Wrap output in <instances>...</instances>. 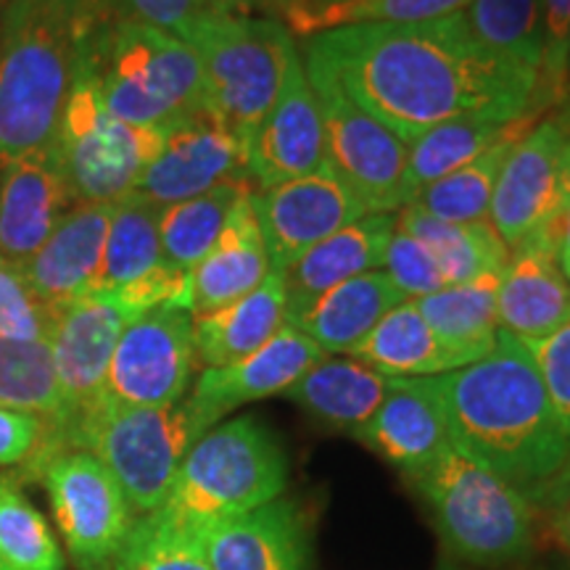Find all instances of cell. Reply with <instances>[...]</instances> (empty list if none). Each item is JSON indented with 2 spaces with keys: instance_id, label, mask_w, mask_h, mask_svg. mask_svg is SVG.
<instances>
[{
  "instance_id": "40",
  "label": "cell",
  "mask_w": 570,
  "mask_h": 570,
  "mask_svg": "<svg viewBox=\"0 0 570 570\" xmlns=\"http://www.w3.org/2000/svg\"><path fill=\"white\" fill-rule=\"evenodd\" d=\"M111 570H212L196 531L159 510L135 520Z\"/></svg>"
},
{
  "instance_id": "54",
  "label": "cell",
  "mask_w": 570,
  "mask_h": 570,
  "mask_svg": "<svg viewBox=\"0 0 570 570\" xmlns=\"http://www.w3.org/2000/svg\"><path fill=\"white\" fill-rule=\"evenodd\" d=\"M0 570H9V568H6V566H3V560H0Z\"/></svg>"
},
{
  "instance_id": "45",
  "label": "cell",
  "mask_w": 570,
  "mask_h": 570,
  "mask_svg": "<svg viewBox=\"0 0 570 570\" xmlns=\"http://www.w3.org/2000/svg\"><path fill=\"white\" fill-rule=\"evenodd\" d=\"M523 346L537 362L554 415H558L562 433L570 441V323L547 338L523 341Z\"/></svg>"
},
{
  "instance_id": "50",
  "label": "cell",
  "mask_w": 570,
  "mask_h": 570,
  "mask_svg": "<svg viewBox=\"0 0 570 570\" xmlns=\"http://www.w3.org/2000/svg\"><path fill=\"white\" fill-rule=\"evenodd\" d=\"M288 0H230V6L238 13H254V11H283Z\"/></svg>"
},
{
  "instance_id": "34",
  "label": "cell",
  "mask_w": 570,
  "mask_h": 570,
  "mask_svg": "<svg viewBox=\"0 0 570 570\" xmlns=\"http://www.w3.org/2000/svg\"><path fill=\"white\" fill-rule=\"evenodd\" d=\"M0 407L46 417L48 431L35 458L51 449L63 425V399L51 341L0 338Z\"/></svg>"
},
{
  "instance_id": "22",
  "label": "cell",
  "mask_w": 570,
  "mask_h": 570,
  "mask_svg": "<svg viewBox=\"0 0 570 570\" xmlns=\"http://www.w3.org/2000/svg\"><path fill=\"white\" fill-rule=\"evenodd\" d=\"M75 206L53 146L0 173V256L24 265Z\"/></svg>"
},
{
  "instance_id": "37",
  "label": "cell",
  "mask_w": 570,
  "mask_h": 570,
  "mask_svg": "<svg viewBox=\"0 0 570 570\" xmlns=\"http://www.w3.org/2000/svg\"><path fill=\"white\" fill-rule=\"evenodd\" d=\"M465 13L470 32L487 51L537 82L544 61L541 0H470Z\"/></svg>"
},
{
  "instance_id": "18",
  "label": "cell",
  "mask_w": 570,
  "mask_h": 570,
  "mask_svg": "<svg viewBox=\"0 0 570 570\" xmlns=\"http://www.w3.org/2000/svg\"><path fill=\"white\" fill-rule=\"evenodd\" d=\"M196 533L212 570H315L309 520L296 499L277 497Z\"/></svg>"
},
{
  "instance_id": "4",
  "label": "cell",
  "mask_w": 570,
  "mask_h": 570,
  "mask_svg": "<svg viewBox=\"0 0 570 570\" xmlns=\"http://www.w3.org/2000/svg\"><path fill=\"white\" fill-rule=\"evenodd\" d=\"M291 462L283 441L259 417L217 423L185 454L159 510L190 531L238 518L285 494Z\"/></svg>"
},
{
  "instance_id": "41",
  "label": "cell",
  "mask_w": 570,
  "mask_h": 570,
  "mask_svg": "<svg viewBox=\"0 0 570 570\" xmlns=\"http://www.w3.org/2000/svg\"><path fill=\"white\" fill-rule=\"evenodd\" d=\"M59 309L46 304L24 267L0 256V338L51 341Z\"/></svg>"
},
{
  "instance_id": "53",
  "label": "cell",
  "mask_w": 570,
  "mask_h": 570,
  "mask_svg": "<svg viewBox=\"0 0 570 570\" xmlns=\"http://www.w3.org/2000/svg\"><path fill=\"white\" fill-rule=\"evenodd\" d=\"M568 88H570V48H568Z\"/></svg>"
},
{
  "instance_id": "51",
  "label": "cell",
  "mask_w": 570,
  "mask_h": 570,
  "mask_svg": "<svg viewBox=\"0 0 570 570\" xmlns=\"http://www.w3.org/2000/svg\"><path fill=\"white\" fill-rule=\"evenodd\" d=\"M436 570H460V568H458V566H452V562H446V560H444V562H439V568H436Z\"/></svg>"
},
{
  "instance_id": "30",
  "label": "cell",
  "mask_w": 570,
  "mask_h": 570,
  "mask_svg": "<svg viewBox=\"0 0 570 570\" xmlns=\"http://www.w3.org/2000/svg\"><path fill=\"white\" fill-rule=\"evenodd\" d=\"M541 111L531 109L518 117L508 130L491 142V146L473 161L462 164L460 169L431 183L415 196V206L431 214V217L446 219V223H489L491 198L502 175L504 161L515 151L523 135L539 122Z\"/></svg>"
},
{
  "instance_id": "29",
  "label": "cell",
  "mask_w": 570,
  "mask_h": 570,
  "mask_svg": "<svg viewBox=\"0 0 570 570\" xmlns=\"http://www.w3.org/2000/svg\"><path fill=\"white\" fill-rule=\"evenodd\" d=\"M499 277L481 275L475 281L446 285L436 294L415 298L420 315L436 333V338L444 344L460 367L473 365L494 352L499 341Z\"/></svg>"
},
{
  "instance_id": "47",
  "label": "cell",
  "mask_w": 570,
  "mask_h": 570,
  "mask_svg": "<svg viewBox=\"0 0 570 570\" xmlns=\"http://www.w3.org/2000/svg\"><path fill=\"white\" fill-rule=\"evenodd\" d=\"M525 497H529L533 508H544V510L558 508L562 502H570V454L550 481H544L541 487H537Z\"/></svg>"
},
{
  "instance_id": "27",
  "label": "cell",
  "mask_w": 570,
  "mask_h": 570,
  "mask_svg": "<svg viewBox=\"0 0 570 570\" xmlns=\"http://www.w3.org/2000/svg\"><path fill=\"white\" fill-rule=\"evenodd\" d=\"M391 381L394 377L377 373L365 362L327 354L306 370L283 396L323 425L354 436L389 396Z\"/></svg>"
},
{
  "instance_id": "38",
  "label": "cell",
  "mask_w": 570,
  "mask_h": 570,
  "mask_svg": "<svg viewBox=\"0 0 570 570\" xmlns=\"http://www.w3.org/2000/svg\"><path fill=\"white\" fill-rule=\"evenodd\" d=\"M254 190L252 183H225L188 202L164 206L159 219L161 256L169 267L190 273L225 230L238 198Z\"/></svg>"
},
{
  "instance_id": "49",
  "label": "cell",
  "mask_w": 570,
  "mask_h": 570,
  "mask_svg": "<svg viewBox=\"0 0 570 570\" xmlns=\"http://www.w3.org/2000/svg\"><path fill=\"white\" fill-rule=\"evenodd\" d=\"M550 523L554 537L560 539V544L570 552V502H562L558 508H550Z\"/></svg>"
},
{
  "instance_id": "32",
  "label": "cell",
  "mask_w": 570,
  "mask_h": 570,
  "mask_svg": "<svg viewBox=\"0 0 570 570\" xmlns=\"http://www.w3.org/2000/svg\"><path fill=\"white\" fill-rule=\"evenodd\" d=\"M396 230L410 233L433 254L449 285L502 273L510 262V248L491 223H446L407 204L396 212Z\"/></svg>"
},
{
  "instance_id": "39",
  "label": "cell",
  "mask_w": 570,
  "mask_h": 570,
  "mask_svg": "<svg viewBox=\"0 0 570 570\" xmlns=\"http://www.w3.org/2000/svg\"><path fill=\"white\" fill-rule=\"evenodd\" d=\"M0 560L9 570H67L51 525L13 479H0Z\"/></svg>"
},
{
  "instance_id": "42",
  "label": "cell",
  "mask_w": 570,
  "mask_h": 570,
  "mask_svg": "<svg viewBox=\"0 0 570 570\" xmlns=\"http://www.w3.org/2000/svg\"><path fill=\"white\" fill-rule=\"evenodd\" d=\"M541 32H544V61L533 106L539 111L566 101L568 48H570V0H541Z\"/></svg>"
},
{
  "instance_id": "3",
  "label": "cell",
  "mask_w": 570,
  "mask_h": 570,
  "mask_svg": "<svg viewBox=\"0 0 570 570\" xmlns=\"http://www.w3.org/2000/svg\"><path fill=\"white\" fill-rule=\"evenodd\" d=\"M109 0H6L0 9V173L53 146Z\"/></svg>"
},
{
  "instance_id": "14",
  "label": "cell",
  "mask_w": 570,
  "mask_h": 570,
  "mask_svg": "<svg viewBox=\"0 0 570 570\" xmlns=\"http://www.w3.org/2000/svg\"><path fill=\"white\" fill-rule=\"evenodd\" d=\"M130 320L132 315L114 294H90L59 309L51 348L63 399V425L38 460L67 449L71 428L106 399L114 348Z\"/></svg>"
},
{
  "instance_id": "36",
  "label": "cell",
  "mask_w": 570,
  "mask_h": 570,
  "mask_svg": "<svg viewBox=\"0 0 570 570\" xmlns=\"http://www.w3.org/2000/svg\"><path fill=\"white\" fill-rule=\"evenodd\" d=\"M470 0H288L283 24L298 38L344 30L360 24H410L452 17L468 9Z\"/></svg>"
},
{
  "instance_id": "8",
  "label": "cell",
  "mask_w": 570,
  "mask_h": 570,
  "mask_svg": "<svg viewBox=\"0 0 570 570\" xmlns=\"http://www.w3.org/2000/svg\"><path fill=\"white\" fill-rule=\"evenodd\" d=\"M206 431L188 396L173 407H130L106 396L71 428L67 449L96 454L142 518L164 508L185 454Z\"/></svg>"
},
{
  "instance_id": "25",
  "label": "cell",
  "mask_w": 570,
  "mask_h": 570,
  "mask_svg": "<svg viewBox=\"0 0 570 570\" xmlns=\"http://www.w3.org/2000/svg\"><path fill=\"white\" fill-rule=\"evenodd\" d=\"M396 233V214H365L356 223L327 235L309 252H304L288 267L281 269L288 309L296 312L315 302L320 294L336 288L373 269L383 267L389 244Z\"/></svg>"
},
{
  "instance_id": "10",
  "label": "cell",
  "mask_w": 570,
  "mask_h": 570,
  "mask_svg": "<svg viewBox=\"0 0 570 570\" xmlns=\"http://www.w3.org/2000/svg\"><path fill=\"white\" fill-rule=\"evenodd\" d=\"M325 132V164L367 214H396L412 204L407 142L362 109L323 61L304 53Z\"/></svg>"
},
{
  "instance_id": "17",
  "label": "cell",
  "mask_w": 570,
  "mask_h": 570,
  "mask_svg": "<svg viewBox=\"0 0 570 570\" xmlns=\"http://www.w3.org/2000/svg\"><path fill=\"white\" fill-rule=\"evenodd\" d=\"M246 159L256 190L296 180L325 164L323 114L302 56L291 63L281 96L248 138Z\"/></svg>"
},
{
  "instance_id": "48",
  "label": "cell",
  "mask_w": 570,
  "mask_h": 570,
  "mask_svg": "<svg viewBox=\"0 0 570 570\" xmlns=\"http://www.w3.org/2000/svg\"><path fill=\"white\" fill-rule=\"evenodd\" d=\"M550 233H552L554 254H558L562 275L570 281V196H568L566 206H562V212L558 214V219H554Z\"/></svg>"
},
{
  "instance_id": "9",
  "label": "cell",
  "mask_w": 570,
  "mask_h": 570,
  "mask_svg": "<svg viewBox=\"0 0 570 570\" xmlns=\"http://www.w3.org/2000/svg\"><path fill=\"white\" fill-rule=\"evenodd\" d=\"M90 56L63 106L53 154L75 204H117L135 194L140 175L161 151L167 127H135L114 117L98 90Z\"/></svg>"
},
{
  "instance_id": "23",
  "label": "cell",
  "mask_w": 570,
  "mask_h": 570,
  "mask_svg": "<svg viewBox=\"0 0 570 570\" xmlns=\"http://www.w3.org/2000/svg\"><path fill=\"white\" fill-rule=\"evenodd\" d=\"M111 214L114 204H75L46 244L21 265L38 296L53 309L92 294Z\"/></svg>"
},
{
  "instance_id": "28",
  "label": "cell",
  "mask_w": 570,
  "mask_h": 570,
  "mask_svg": "<svg viewBox=\"0 0 570 570\" xmlns=\"http://www.w3.org/2000/svg\"><path fill=\"white\" fill-rule=\"evenodd\" d=\"M288 294L281 269H273L265 283L238 302L194 317L196 360L202 367H225L259 352L285 325Z\"/></svg>"
},
{
  "instance_id": "33",
  "label": "cell",
  "mask_w": 570,
  "mask_h": 570,
  "mask_svg": "<svg viewBox=\"0 0 570 570\" xmlns=\"http://www.w3.org/2000/svg\"><path fill=\"white\" fill-rule=\"evenodd\" d=\"M515 119V114L502 109L462 114L407 142V185L412 202L431 183L481 156Z\"/></svg>"
},
{
  "instance_id": "43",
  "label": "cell",
  "mask_w": 570,
  "mask_h": 570,
  "mask_svg": "<svg viewBox=\"0 0 570 570\" xmlns=\"http://www.w3.org/2000/svg\"><path fill=\"white\" fill-rule=\"evenodd\" d=\"M381 269L404 298L431 296L449 285L433 254L417 238L402 230H396L391 238Z\"/></svg>"
},
{
  "instance_id": "5",
  "label": "cell",
  "mask_w": 570,
  "mask_h": 570,
  "mask_svg": "<svg viewBox=\"0 0 570 570\" xmlns=\"http://www.w3.org/2000/svg\"><path fill=\"white\" fill-rule=\"evenodd\" d=\"M420 491L433 525L460 560L483 568H510L533 550V504L525 491L460 446L410 481Z\"/></svg>"
},
{
  "instance_id": "1",
  "label": "cell",
  "mask_w": 570,
  "mask_h": 570,
  "mask_svg": "<svg viewBox=\"0 0 570 570\" xmlns=\"http://www.w3.org/2000/svg\"><path fill=\"white\" fill-rule=\"evenodd\" d=\"M306 53L404 142L462 114L502 109L520 117L537 109V82L494 59L462 11L410 24L331 30L306 38Z\"/></svg>"
},
{
  "instance_id": "26",
  "label": "cell",
  "mask_w": 570,
  "mask_h": 570,
  "mask_svg": "<svg viewBox=\"0 0 570 570\" xmlns=\"http://www.w3.org/2000/svg\"><path fill=\"white\" fill-rule=\"evenodd\" d=\"M402 302L404 296L394 288L389 275L383 269H373L325 291L302 309L285 312V325L296 327L306 338L315 341L325 354L348 356L352 348L362 344L367 333Z\"/></svg>"
},
{
  "instance_id": "7",
  "label": "cell",
  "mask_w": 570,
  "mask_h": 570,
  "mask_svg": "<svg viewBox=\"0 0 570 570\" xmlns=\"http://www.w3.org/2000/svg\"><path fill=\"white\" fill-rule=\"evenodd\" d=\"M180 38L202 61L204 109L248 142L302 56L294 35L273 17L219 13L190 24Z\"/></svg>"
},
{
  "instance_id": "20",
  "label": "cell",
  "mask_w": 570,
  "mask_h": 570,
  "mask_svg": "<svg viewBox=\"0 0 570 570\" xmlns=\"http://www.w3.org/2000/svg\"><path fill=\"white\" fill-rule=\"evenodd\" d=\"M354 439L394 465L407 481L423 475L452 446L433 377H394L389 396Z\"/></svg>"
},
{
  "instance_id": "35",
  "label": "cell",
  "mask_w": 570,
  "mask_h": 570,
  "mask_svg": "<svg viewBox=\"0 0 570 570\" xmlns=\"http://www.w3.org/2000/svg\"><path fill=\"white\" fill-rule=\"evenodd\" d=\"M161 209L164 206L148 202L140 194H130L114 204L92 294H114L164 265L159 238Z\"/></svg>"
},
{
  "instance_id": "2",
  "label": "cell",
  "mask_w": 570,
  "mask_h": 570,
  "mask_svg": "<svg viewBox=\"0 0 570 570\" xmlns=\"http://www.w3.org/2000/svg\"><path fill=\"white\" fill-rule=\"evenodd\" d=\"M452 444L525 494L550 481L570 441L523 341L499 331L494 352L452 373L433 375Z\"/></svg>"
},
{
  "instance_id": "24",
  "label": "cell",
  "mask_w": 570,
  "mask_h": 570,
  "mask_svg": "<svg viewBox=\"0 0 570 570\" xmlns=\"http://www.w3.org/2000/svg\"><path fill=\"white\" fill-rule=\"evenodd\" d=\"M254 190L238 198L217 244L188 273V312L194 317L248 296L273 273L265 233L254 212Z\"/></svg>"
},
{
  "instance_id": "16",
  "label": "cell",
  "mask_w": 570,
  "mask_h": 570,
  "mask_svg": "<svg viewBox=\"0 0 570 570\" xmlns=\"http://www.w3.org/2000/svg\"><path fill=\"white\" fill-rule=\"evenodd\" d=\"M252 202L273 269H285L327 235L367 214L327 164L275 188L254 190Z\"/></svg>"
},
{
  "instance_id": "12",
  "label": "cell",
  "mask_w": 570,
  "mask_h": 570,
  "mask_svg": "<svg viewBox=\"0 0 570 570\" xmlns=\"http://www.w3.org/2000/svg\"><path fill=\"white\" fill-rule=\"evenodd\" d=\"M196 367L194 315L175 304L154 306L125 325L106 396L130 407H173L188 396Z\"/></svg>"
},
{
  "instance_id": "11",
  "label": "cell",
  "mask_w": 570,
  "mask_h": 570,
  "mask_svg": "<svg viewBox=\"0 0 570 570\" xmlns=\"http://www.w3.org/2000/svg\"><path fill=\"white\" fill-rule=\"evenodd\" d=\"M35 470L75 568L111 570L138 520L111 470L85 449H61Z\"/></svg>"
},
{
  "instance_id": "19",
  "label": "cell",
  "mask_w": 570,
  "mask_h": 570,
  "mask_svg": "<svg viewBox=\"0 0 570 570\" xmlns=\"http://www.w3.org/2000/svg\"><path fill=\"white\" fill-rule=\"evenodd\" d=\"M323 356L327 354L315 341L296 327L283 325L259 352L225 367H204L188 399L204 423L214 428L244 404L285 394Z\"/></svg>"
},
{
  "instance_id": "46",
  "label": "cell",
  "mask_w": 570,
  "mask_h": 570,
  "mask_svg": "<svg viewBox=\"0 0 570 570\" xmlns=\"http://www.w3.org/2000/svg\"><path fill=\"white\" fill-rule=\"evenodd\" d=\"M46 417L32 412L0 407V468L32 460L46 439Z\"/></svg>"
},
{
  "instance_id": "15",
  "label": "cell",
  "mask_w": 570,
  "mask_h": 570,
  "mask_svg": "<svg viewBox=\"0 0 570 570\" xmlns=\"http://www.w3.org/2000/svg\"><path fill=\"white\" fill-rule=\"evenodd\" d=\"M225 183H252L246 142L202 109L164 130L161 151L140 175L135 194L173 206Z\"/></svg>"
},
{
  "instance_id": "31",
  "label": "cell",
  "mask_w": 570,
  "mask_h": 570,
  "mask_svg": "<svg viewBox=\"0 0 570 570\" xmlns=\"http://www.w3.org/2000/svg\"><path fill=\"white\" fill-rule=\"evenodd\" d=\"M348 356L386 377H433L460 370L454 354L441 344L420 315L415 298L396 304Z\"/></svg>"
},
{
  "instance_id": "13",
  "label": "cell",
  "mask_w": 570,
  "mask_h": 570,
  "mask_svg": "<svg viewBox=\"0 0 570 570\" xmlns=\"http://www.w3.org/2000/svg\"><path fill=\"white\" fill-rule=\"evenodd\" d=\"M568 140L570 122L566 117L541 119L504 161L489 223L510 252L533 235L550 233L566 206L570 196Z\"/></svg>"
},
{
  "instance_id": "6",
  "label": "cell",
  "mask_w": 570,
  "mask_h": 570,
  "mask_svg": "<svg viewBox=\"0 0 570 570\" xmlns=\"http://www.w3.org/2000/svg\"><path fill=\"white\" fill-rule=\"evenodd\" d=\"M92 75L114 117L135 127H173L204 109V75L177 35L114 17L92 46Z\"/></svg>"
},
{
  "instance_id": "52",
  "label": "cell",
  "mask_w": 570,
  "mask_h": 570,
  "mask_svg": "<svg viewBox=\"0 0 570 570\" xmlns=\"http://www.w3.org/2000/svg\"><path fill=\"white\" fill-rule=\"evenodd\" d=\"M566 164H568V169H570V140H568V151H566Z\"/></svg>"
},
{
  "instance_id": "21",
  "label": "cell",
  "mask_w": 570,
  "mask_h": 570,
  "mask_svg": "<svg viewBox=\"0 0 570 570\" xmlns=\"http://www.w3.org/2000/svg\"><path fill=\"white\" fill-rule=\"evenodd\" d=\"M499 327L518 341H539L570 323V281L562 275L552 233L510 252L499 277Z\"/></svg>"
},
{
  "instance_id": "44",
  "label": "cell",
  "mask_w": 570,
  "mask_h": 570,
  "mask_svg": "<svg viewBox=\"0 0 570 570\" xmlns=\"http://www.w3.org/2000/svg\"><path fill=\"white\" fill-rule=\"evenodd\" d=\"M109 3L119 17L146 21L177 38L196 21L219 17V13H238L230 0H109Z\"/></svg>"
}]
</instances>
